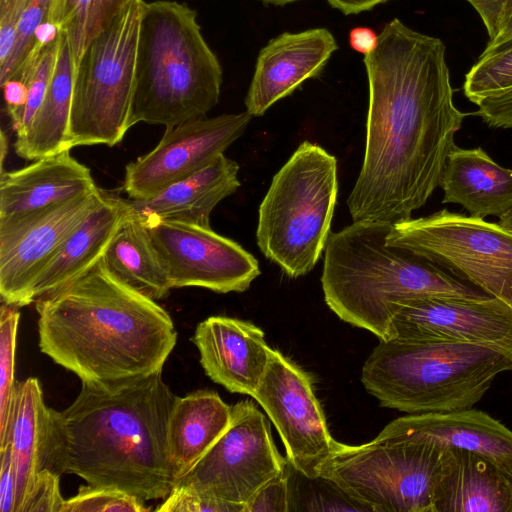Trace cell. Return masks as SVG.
Returning <instances> with one entry per match:
<instances>
[{
	"label": "cell",
	"mask_w": 512,
	"mask_h": 512,
	"mask_svg": "<svg viewBox=\"0 0 512 512\" xmlns=\"http://www.w3.org/2000/svg\"><path fill=\"white\" fill-rule=\"evenodd\" d=\"M221 83L222 67L197 12L183 2H143L130 127H172L205 117L218 103Z\"/></svg>",
	"instance_id": "cell-5"
},
{
	"label": "cell",
	"mask_w": 512,
	"mask_h": 512,
	"mask_svg": "<svg viewBox=\"0 0 512 512\" xmlns=\"http://www.w3.org/2000/svg\"><path fill=\"white\" fill-rule=\"evenodd\" d=\"M176 397L162 370L112 383L82 382L66 409L49 408L44 468L144 501L165 499L176 482L168 450Z\"/></svg>",
	"instance_id": "cell-2"
},
{
	"label": "cell",
	"mask_w": 512,
	"mask_h": 512,
	"mask_svg": "<svg viewBox=\"0 0 512 512\" xmlns=\"http://www.w3.org/2000/svg\"><path fill=\"white\" fill-rule=\"evenodd\" d=\"M92 4L93 0H50L47 20L67 33L76 67L86 47Z\"/></svg>",
	"instance_id": "cell-34"
},
{
	"label": "cell",
	"mask_w": 512,
	"mask_h": 512,
	"mask_svg": "<svg viewBox=\"0 0 512 512\" xmlns=\"http://www.w3.org/2000/svg\"><path fill=\"white\" fill-rule=\"evenodd\" d=\"M288 466L273 442L266 417L245 400L231 406L224 433L173 488L245 508L262 485Z\"/></svg>",
	"instance_id": "cell-11"
},
{
	"label": "cell",
	"mask_w": 512,
	"mask_h": 512,
	"mask_svg": "<svg viewBox=\"0 0 512 512\" xmlns=\"http://www.w3.org/2000/svg\"><path fill=\"white\" fill-rule=\"evenodd\" d=\"M247 111L201 117L166 127L159 143L125 167L123 190L131 199L154 197L211 164L246 130Z\"/></svg>",
	"instance_id": "cell-15"
},
{
	"label": "cell",
	"mask_w": 512,
	"mask_h": 512,
	"mask_svg": "<svg viewBox=\"0 0 512 512\" xmlns=\"http://www.w3.org/2000/svg\"><path fill=\"white\" fill-rule=\"evenodd\" d=\"M337 48L326 28L284 32L271 39L259 52L245 97L246 111L251 116L263 115L304 81L317 77Z\"/></svg>",
	"instance_id": "cell-17"
},
{
	"label": "cell",
	"mask_w": 512,
	"mask_h": 512,
	"mask_svg": "<svg viewBox=\"0 0 512 512\" xmlns=\"http://www.w3.org/2000/svg\"><path fill=\"white\" fill-rule=\"evenodd\" d=\"M230 420L231 406L215 391L176 397L168 423V450L176 480L210 449Z\"/></svg>",
	"instance_id": "cell-25"
},
{
	"label": "cell",
	"mask_w": 512,
	"mask_h": 512,
	"mask_svg": "<svg viewBox=\"0 0 512 512\" xmlns=\"http://www.w3.org/2000/svg\"><path fill=\"white\" fill-rule=\"evenodd\" d=\"M498 224L512 232V207L499 217Z\"/></svg>",
	"instance_id": "cell-48"
},
{
	"label": "cell",
	"mask_w": 512,
	"mask_h": 512,
	"mask_svg": "<svg viewBox=\"0 0 512 512\" xmlns=\"http://www.w3.org/2000/svg\"><path fill=\"white\" fill-rule=\"evenodd\" d=\"M264 332L248 321L211 316L198 323L193 342L206 375L232 393L254 396L270 361Z\"/></svg>",
	"instance_id": "cell-18"
},
{
	"label": "cell",
	"mask_w": 512,
	"mask_h": 512,
	"mask_svg": "<svg viewBox=\"0 0 512 512\" xmlns=\"http://www.w3.org/2000/svg\"><path fill=\"white\" fill-rule=\"evenodd\" d=\"M378 43V35L367 27H355L349 33L351 48L364 55L370 53Z\"/></svg>",
	"instance_id": "cell-43"
},
{
	"label": "cell",
	"mask_w": 512,
	"mask_h": 512,
	"mask_svg": "<svg viewBox=\"0 0 512 512\" xmlns=\"http://www.w3.org/2000/svg\"><path fill=\"white\" fill-rule=\"evenodd\" d=\"M137 0H93L87 33V43L128 5ZM86 43V45H87Z\"/></svg>",
	"instance_id": "cell-40"
},
{
	"label": "cell",
	"mask_w": 512,
	"mask_h": 512,
	"mask_svg": "<svg viewBox=\"0 0 512 512\" xmlns=\"http://www.w3.org/2000/svg\"><path fill=\"white\" fill-rule=\"evenodd\" d=\"M446 47L399 19L364 55L369 84L364 159L347 205L353 222L411 218L435 189L468 113L453 101Z\"/></svg>",
	"instance_id": "cell-1"
},
{
	"label": "cell",
	"mask_w": 512,
	"mask_h": 512,
	"mask_svg": "<svg viewBox=\"0 0 512 512\" xmlns=\"http://www.w3.org/2000/svg\"><path fill=\"white\" fill-rule=\"evenodd\" d=\"M76 64L68 35L60 31L53 74L30 127L17 137L14 148L26 160L56 154L67 147Z\"/></svg>",
	"instance_id": "cell-26"
},
{
	"label": "cell",
	"mask_w": 512,
	"mask_h": 512,
	"mask_svg": "<svg viewBox=\"0 0 512 512\" xmlns=\"http://www.w3.org/2000/svg\"><path fill=\"white\" fill-rule=\"evenodd\" d=\"M444 449L376 437L362 445L334 441L319 479L366 510L435 512Z\"/></svg>",
	"instance_id": "cell-8"
},
{
	"label": "cell",
	"mask_w": 512,
	"mask_h": 512,
	"mask_svg": "<svg viewBox=\"0 0 512 512\" xmlns=\"http://www.w3.org/2000/svg\"><path fill=\"white\" fill-rule=\"evenodd\" d=\"M100 188L19 220L0 224V295L3 303H32V288L67 238L101 203Z\"/></svg>",
	"instance_id": "cell-14"
},
{
	"label": "cell",
	"mask_w": 512,
	"mask_h": 512,
	"mask_svg": "<svg viewBox=\"0 0 512 512\" xmlns=\"http://www.w3.org/2000/svg\"><path fill=\"white\" fill-rule=\"evenodd\" d=\"M19 307L3 303L0 310V451L8 444L15 382V350Z\"/></svg>",
	"instance_id": "cell-29"
},
{
	"label": "cell",
	"mask_w": 512,
	"mask_h": 512,
	"mask_svg": "<svg viewBox=\"0 0 512 512\" xmlns=\"http://www.w3.org/2000/svg\"><path fill=\"white\" fill-rule=\"evenodd\" d=\"M50 0H29L18 23L13 48L6 61L0 65V84L18 73L34 44L36 28L48 18Z\"/></svg>",
	"instance_id": "cell-33"
},
{
	"label": "cell",
	"mask_w": 512,
	"mask_h": 512,
	"mask_svg": "<svg viewBox=\"0 0 512 512\" xmlns=\"http://www.w3.org/2000/svg\"><path fill=\"white\" fill-rule=\"evenodd\" d=\"M338 194L337 160L304 141L274 175L258 211L256 240L291 278L310 272L325 250Z\"/></svg>",
	"instance_id": "cell-7"
},
{
	"label": "cell",
	"mask_w": 512,
	"mask_h": 512,
	"mask_svg": "<svg viewBox=\"0 0 512 512\" xmlns=\"http://www.w3.org/2000/svg\"><path fill=\"white\" fill-rule=\"evenodd\" d=\"M0 511L14 512L15 470L10 443L0 451Z\"/></svg>",
	"instance_id": "cell-41"
},
{
	"label": "cell",
	"mask_w": 512,
	"mask_h": 512,
	"mask_svg": "<svg viewBox=\"0 0 512 512\" xmlns=\"http://www.w3.org/2000/svg\"><path fill=\"white\" fill-rule=\"evenodd\" d=\"M125 214L121 197L105 191L101 203L72 232L36 280L31 291L32 302L59 289L100 261Z\"/></svg>",
	"instance_id": "cell-24"
},
{
	"label": "cell",
	"mask_w": 512,
	"mask_h": 512,
	"mask_svg": "<svg viewBox=\"0 0 512 512\" xmlns=\"http://www.w3.org/2000/svg\"><path fill=\"white\" fill-rule=\"evenodd\" d=\"M512 88V45L486 51L465 76L463 90L474 104Z\"/></svg>",
	"instance_id": "cell-30"
},
{
	"label": "cell",
	"mask_w": 512,
	"mask_h": 512,
	"mask_svg": "<svg viewBox=\"0 0 512 512\" xmlns=\"http://www.w3.org/2000/svg\"><path fill=\"white\" fill-rule=\"evenodd\" d=\"M482 19L489 39L497 36L512 9V0H466Z\"/></svg>",
	"instance_id": "cell-39"
},
{
	"label": "cell",
	"mask_w": 512,
	"mask_h": 512,
	"mask_svg": "<svg viewBox=\"0 0 512 512\" xmlns=\"http://www.w3.org/2000/svg\"><path fill=\"white\" fill-rule=\"evenodd\" d=\"M155 510L158 512H244L242 506L175 488Z\"/></svg>",
	"instance_id": "cell-37"
},
{
	"label": "cell",
	"mask_w": 512,
	"mask_h": 512,
	"mask_svg": "<svg viewBox=\"0 0 512 512\" xmlns=\"http://www.w3.org/2000/svg\"><path fill=\"white\" fill-rule=\"evenodd\" d=\"M435 512H512V477L477 453L446 448Z\"/></svg>",
	"instance_id": "cell-22"
},
{
	"label": "cell",
	"mask_w": 512,
	"mask_h": 512,
	"mask_svg": "<svg viewBox=\"0 0 512 512\" xmlns=\"http://www.w3.org/2000/svg\"><path fill=\"white\" fill-rule=\"evenodd\" d=\"M511 36H512V9L506 16L499 34L497 36H495L493 39H490L487 46L497 45V44L505 41L506 39L510 38Z\"/></svg>",
	"instance_id": "cell-46"
},
{
	"label": "cell",
	"mask_w": 512,
	"mask_h": 512,
	"mask_svg": "<svg viewBox=\"0 0 512 512\" xmlns=\"http://www.w3.org/2000/svg\"><path fill=\"white\" fill-rule=\"evenodd\" d=\"M378 437L468 450L512 477V431L483 411L409 414L387 424Z\"/></svg>",
	"instance_id": "cell-19"
},
{
	"label": "cell",
	"mask_w": 512,
	"mask_h": 512,
	"mask_svg": "<svg viewBox=\"0 0 512 512\" xmlns=\"http://www.w3.org/2000/svg\"><path fill=\"white\" fill-rule=\"evenodd\" d=\"M439 187L444 192L442 203L458 204L474 217L499 218L512 207V169L500 166L481 147L455 145Z\"/></svg>",
	"instance_id": "cell-23"
},
{
	"label": "cell",
	"mask_w": 512,
	"mask_h": 512,
	"mask_svg": "<svg viewBox=\"0 0 512 512\" xmlns=\"http://www.w3.org/2000/svg\"><path fill=\"white\" fill-rule=\"evenodd\" d=\"M332 7L340 10L342 13L357 14L370 10L375 6L386 2L387 0H326Z\"/></svg>",
	"instance_id": "cell-44"
},
{
	"label": "cell",
	"mask_w": 512,
	"mask_h": 512,
	"mask_svg": "<svg viewBox=\"0 0 512 512\" xmlns=\"http://www.w3.org/2000/svg\"><path fill=\"white\" fill-rule=\"evenodd\" d=\"M103 260L120 280L155 301L166 297L172 289L145 225L127 208Z\"/></svg>",
	"instance_id": "cell-28"
},
{
	"label": "cell",
	"mask_w": 512,
	"mask_h": 512,
	"mask_svg": "<svg viewBox=\"0 0 512 512\" xmlns=\"http://www.w3.org/2000/svg\"><path fill=\"white\" fill-rule=\"evenodd\" d=\"M392 224L355 221L331 233L321 284L328 307L344 322L381 341L406 301L424 297H492L413 252L386 242Z\"/></svg>",
	"instance_id": "cell-4"
},
{
	"label": "cell",
	"mask_w": 512,
	"mask_h": 512,
	"mask_svg": "<svg viewBox=\"0 0 512 512\" xmlns=\"http://www.w3.org/2000/svg\"><path fill=\"white\" fill-rule=\"evenodd\" d=\"M90 169L70 150L0 173V224L13 222L50 206L97 191Z\"/></svg>",
	"instance_id": "cell-20"
},
{
	"label": "cell",
	"mask_w": 512,
	"mask_h": 512,
	"mask_svg": "<svg viewBox=\"0 0 512 512\" xmlns=\"http://www.w3.org/2000/svg\"><path fill=\"white\" fill-rule=\"evenodd\" d=\"M288 467L256 491L246 503L244 512H287L291 510Z\"/></svg>",
	"instance_id": "cell-36"
},
{
	"label": "cell",
	"mask_w": 512,
	"mask_h": 512,
	"mask_svg": "<svg viewBox=\"0 0 512 512\" xmlns=\"http://www.w3.org/2000/svg\"><path fill=\"white\" fill-rule=\"evenodd\" d=\"M506 371L512 352L500 348L390 339L370 353L361 380L382 406L422 414L472 408Z\"/></svg>",
	"instance_id": "cell-6"
},
{
	"label": "cell",
	"mask_w": 512,
	"mask_h": 512,
	"mask_svg": "<svg viewBox=\"0 0 512 512\" xmlns=\"http://www.w3.org/2000/svg\"><path fill=\"white\" fill-rule=\"evenodd\" d=\"M29 0H0V65L14 45L19 20Z\"/></svg>",
	"instance_id": "cell-38"
},
{
	"label": "cell",
	"mask_w": 512,
	"mask_h": 512,
	"mask_svg": "<svg viewBox=\"0 0 512 512\" xmlns=\"http://www.w3.org/2000/svg\"><path fill=\"white\" fill-rule=\"evenodd\" d=\"M141 221L171 288L243 292L260 274L258 261L252 254L210 226L158 218Z\"/></svg>",
	"instance_id": "cell-12"
},
{
	"label": "cell",
	"mask_w": 512,
	"mask_h": 512,
	"mask_svg": "<svg viewBox=\"0 0 512 512\" xmlns=\"http://www.w3.org/2000/svg\"><path fill=\"white\" fill-rule=\"evenodd\" d=\"M60 35L59 27L49 20L43 21L35 30L32 48L42 49L55 42Z\"/></svg>",
	"instance_id": "cell-45"
},
{
	"label": "cell",
	"mask_w": 512,
	"mask_h": 512,
	"mask_svg": "<svg viewBox=\"0 0 512 512\" xmlns=\"http://www.w3.org/2000/svg\"><path fill=\"white\" fill-rule=\"evenodd\" d=\"M390 339L464 342L512 352V308L494 297L412 299L394 315Z\"/></svg>",
	"instance_id": "cell-16"
},
{
	"label": "cell",
	"mask_w": 512,
	"mask_h": 512,
	"mask_svg": "<svg viewBox=\"0 0 512 512\" xmlns=\"http://www.w3.org/2000/svg\"><path fill=\"white\" fill-rule=\"evenodd\" d=\"M143 2L128 5L87 43L75 72L69 150L95 144L114 146L131 128Z\"/></svg>",
	"instance_id": "cell-9"
},
{
	"label": "cell",
	"mask_w": 512,
	"mask_h": 512,
	"mask_svg": "<svg viewBox=\"0 0 512 512\" xmlns=\"http://www.w3.org/2000/svg\"><path fill=\"white\" fill-rule=\"evenodd\" d=\"M145 501L123 490L82 485L76 495L65 499L62 512H147Z\"/></svg>",
	"instance_id": "cell-32"
},
{
	"label": "cell",
	"mask_w": 512,
	"mask_h": 512,
	"mask_svg": "<svg viewBox=\"0 0 512 512\" xmlns=\"http://www.w3.org/2000/svg\"><path fill=\"white\" fill-rule=\"evenodd\" d=\"M41 352L86 383H112L162 370L177 342L155 300L133 289L103 258L35 301Z\"/></svg>",
	"instance_id": "cell-3"
},
{
	"label": "cell",
	"mask_w": 512,
	"mask_h": 512,
	"mask_svg": "<svg viewBox=\"0 0 512 512\" xmlns=\"http://www.w3.org/2000/svg\"><path fill=\"white\" fill-rule=\"evenodd\" d=\"M49 407L40 382L28 378L17 384L14 394L8 443L15 470L14 512H21L36 474L44 468Z\"/></svg>",
	"instance_id": "cell-27"
},
{
	"label": "cell",
	"mask_w": 512,
	"mask_h": 512,
	"mask_svg": "<svg viewBox=\"0 0 512 512\" xmlns=\"http://www.w3.org/2000/svg\"><path fill=\"white\" fill-rule=\"evenodd\" d=\"M259 1H262L263 3H266V4H272V5H285V4H288V3H292V2H295V1H298V0H259Z\"/></svg>",
	"instance_id": "cell-50"
},
{
	"label": "cell",
	"mask_w": 512,
	"mask_h": 512,
	"mask_svg": "<svg viewBox=\"0 0 512 512\" xmlns=\"http://www.w3.org/2000/svg\"><path fill=\"white\" fill-rule=\"evenodd\" d=\"M60 475L41 469L35 476L32 487L21 512H62L65 499L60 492Z\"/></svg>",
	"instance_id": "cell-35"
},
{
	"label": "cell",
	"mask_w": 512,
	"mask_h": 512,
	"mask_svg": "<svg viewBox=\"0 0 512 512\" xmlns=\"http://www.w3.org/2000/svg\"><path fill=\"white\" fill-rule=\"evenodd\" d=\"M253 398L275 425L290 466L319 479L335 439L313 389V378L280 351L271 349L267 370Z\"/></svg>",
	"instance_id": "cell-13"
},
{
	"label": "cell",
	"mask_w": 512,
	"mask_h": 512,
	"mask_svg": "<svg viewBox=\"0 0 512 512\" xmlns=\"http://www.w3.org/2000/svg\"><path fill=\"white\" fill-rule=\"evenodd\" d=\"M512 45V36L508 39H506L505 41L497 44V45H494V46H486L485 50L486 51H490V50H495V49H499V48H503V47H507V46H510Z\"/></svg>",
	"instance_id": "cell-49"
},
{
	"label": "cell",
	"mask_w": 512,
	"mask_h": 512,
	"mask_svg": "<svg viewBox=\"0 0 512 512\" xmlns=\"http://www.w3.org/2000/svg\"><path fill=\"white\" fill-rule=\"evenodd\" d=\"M4 92L6 110L14 131L18 128L28 98V87L24 81L12 78L1 85Z\"/></svg>",
	"instance_id": "cell-42"
},
{
	"label": "cell",
	"mask_w": 512,
	"mask_h": 512,
	"mask_svg": "<svg viewBox=\"0 0 512 512\" xmlns=\"http://www.w3.org/2000/svg\"><path fill=\"white\" fill-rule=\"evenodd\" d=\"M238 164L220 155L200 171L172 183L148 199L123 198L129 213L140 219L158 218L210 226L215 206L237 191Z\"/></svg>",
	"instance_id": "cell-21"
},
{
	"label": "cell",
	"mask_w": 512,
	"mask_h": 512,
	"mask_svg": "<svg viewBox=\"0 0 512 512\" xmlns=\"http://www.w3.org/2000/svg\"><path fill=\"white\" fill-rule=\"evenodd\" d=\"M386 242L407 249L512 308V232L439 210L392 224Z\"/></svg>",
	"instance_id": "cell-10"
},
{
	"label": "cell",
	"mask_w": 512,
	"mask_h": 512,
	"mask_svg": "<svg viewBox=\"0 0 512 512\" xmlns=\"http://www.w3.org/2000/svg\"><path fill=\"white\" fill-rule=\"evenodd\" d=\"M0 164H1V170L0 173L4 171V160L8 153V140L4 133V131H1V139H0Z\"/></svg>",
	"instance_id": "cell-47"
},
{
	"label": "cell",
	"mask_w": 512,
	"mask_h": 512,
	"mask_svg": "<svg viewBox=\"0 0 512 512\" xmlns=\"http://www.w3.org/2000/svg\"><path fill=\"white\" fill-rule=\"evenodd\" d=\"M58 48L59 38L40 50L32 48L13 77L21 79L28 87L27 102L20 124L15 130L16 138L25 134L42 104L53 74Z\"/></svg>",
	"instance_id": "cell-31"
}]
</instances>
